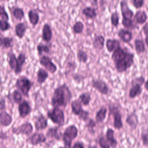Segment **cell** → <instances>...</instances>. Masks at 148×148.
I'll use <instances>...</instances> for the list:
<instances>
[{
    "mask_svg": "<svg viewBox=\"0 0 148 148\" xmlns=\"http://www.w3.org/2000/svg\"><path fill=\"white\" fill-rule=\"evenodd\" d=\"M7 98L14 103L19 105L23 101V94L17 89L14 90L11 94H8Z\"/></svg>",
    "mask_w": 148,
    "mask_h": 148,
    "instance_id": "cell-29",
    "label": "cell"
},
{
    "mask_svg": "<svg viewBox=\"0 0 148 148\" xmlns=\"http://www.w3.org/2000/svg\"><path fill=\"white\" fill-rule=\"evenodd\" d=\"M6 108V101L5 99L2 96L1 97V100H0V110L1 111L5 110Z\"/></svg>",
    "mask_w": 148,
    "mask_h": 148,
    "instance_id": "cell-51",
    "label": "cell"
},
{
    "mask_svg": "<svg viewBox=\"0 0 148 148\" xmlns=\"http://www.w3.org/2000/svg\"><path fill=\"white\" fill-rule=\"evenodd\" d=\"M127 51V50H126L125 48H122L121 46L113 51L111 56V58L114 64L124 61L126 56Z\"/></svg>",
    "mask_w": 148,
    "mask_h": 148,
    "instance_id": "cell-14",
    "label": "cell"
},
{
    "mask_svg": "<svg viewBox=\"0 0 148 148\" xmlns=\"http://www.w3.org/2000/svg\"><path fill=\"white\" fill-rule=\"evenodd\" d=\"M89 116H90V112L88 110L84 109L82 111V112L78 116V118L81 121L87 122L90 119Z\"/></svg>",
    "mask_w": 148,
    "mask_h": 148,
    "instance_id": "cell-47",
    "label": "cell"
},
{
    "mask_svg": "<svg viewBox=\"0 0 148 148\" xmlns=\"http://www.w3.org/2000/svg\"><path fill=\"white\" fill-rule=\"evenodd\" d=\"M46 136L49 138L54 139L57 140H60L62 136V134L61 132L60 126L49 128L47 131Z\"/></svg>",
    "mask_w": 148,
    "mask_h": 148,
    "instance_id": "cell-17",
    "label": "cell"
},
{
    "mask_svg": "<svg viewBox=\"0 0 148 148\" xmlns=\"http://www.w3.org/2000/svg\"><path fill=\"white\" fill-rule=\"evenodd\" d=\"M13 121L12 116L5 110L1 111L0 113V123L2 127L9 126Z\"/></svg>",
    "mask_w": 148,
    "mask_h": 148,
    "instance_id": "cell-21",
    "label": "cell"
},
{
    "mask_svg": "<svg viewBox=\"0 0 148 148\" xmlns=\"http://www.w3.org/2000/svg\"><path fill=\"white\" fill-rule=\"evenodd\" d=\"M96 123H97V122L95 121V120H93L92 119L90 118L89 120L87 122H86L85 127H87L89 131H92L94 130V128L96 126Z\"/></svg>",
    "mask_w": 148,
    "mask_h": 148,
    "instance_id": "cell-49",
    "label": "cell"
},
{
    "mask_svg": "<svg viewBox=\"0 0 148 148\" xmlns=\"http://www.w3.org/2000/svg\"><path fill=\"white\" fill-rule=\"evenodd\" d=\"M39 64L43 66L47 71L53 74L57 71V66L53 62L52 59L48 56L43 55L39 58Z\"/></svg>",
    "mask_w": 148,
    "mask_h": 148,
    "instance_id": "cell-10",
    "label": "cell"
},
{
    "mask_svg": "<svg viewBox=\"0 0 148 148\" xmlns=\"http://www.w3.org/2000/svg\"><path fill=\"white\" fill-rule=\"evenodd\" d=\"M47 117L54 124L62 126L65 122V114L60 108L53 107L47 112Z\"/></svg>",
    "mask_w": 148,
    "mask_h": 148,
    "instance_id": "cell-4",
    "label": "cell"
},
{
    "mask_svg": "<svg viewBox=\"0 0 148 148\" xmlns=\"http://www.w3.org/2000/svg\"><path fill=\"white\" fill-rule=\"evenodd\" d=\"M50 46V45L45 44L42 42L39 43L36 46V50L38 56L41 57L42 56H43V53H49L50 52V49L51 47V46Z\"/></svg>",
    "mask_w": 148,
    "mask_h": 148,
    "instance_id": "cell-34",
    "label": "cell"
},
{
    "mask_svg": "<svg viewBox=\"0 0 148 148\" xmlns=\"http://www.w3.org/2000/svg\"><path fill=\"white\" fill-rule=\"evenodd\" d=\"M49 77V73L47 71L43 68H39L36 72V82L39 84H42Z\"/></svg>",
    "mask_w": 148,
    "mask_h": 148,
    "instance_id": "cell-28",
    "label": "cell"
},
{
    "mask_svg": "<svg viewBox=\"0 0 148 148\" xmlns=\"http://www.w3.org/2000/svg\"><path fill=\"white\" fill-rule=\"evenodd\" d=\"M34 83L25 76H20L16 82L14 86L24 96L28 97L29 92L34 86Z\"/></svg>",
    "mask_w": 148,
    "mask_h": 148,
    "instance_id": "cell-2",
    "label": "cell"
},
{
    "mask_svg": "<svg viewBox=\"0 0 148 148\" xmlns=\"http://www.w3.org/2000/svg\"><path fill=\"white\" fill-rule=\"evenodd\" d=\"M147 18V16L146 13L144 10H138L137 11L134 17V21L138 24H144Z\"/></svg>",
    "mask_w": 148,
    "mask_h": 148,
    "instance_id": "cell-32",
    "label": "cell"
},
{
    "mask_svg": "<svg viewBox=\"0 0 148 148\" xmlns=\"http://www.w3.org/2000/svg\"><path fill=\"white\" fill-rule=\"evenodd\" d=\"M145 82L143 76H139L135 78L132 81V86L130 89L128 96L130 98L133 99L140 95L142 92V85Z\"/></svg>",
    "mask_w": 148,
    "mask_h": 148,
    "instance_id": "cell-5",
    "label": "cell"
},
{
    "mask_svg": "<svg viewBox=\"0 0 148 148\" xmlns=\"http://www.w3.org/2000/svg\"><path fill=\"white\" fill-rule=\"evenodd\" d=\"M114 67L116 68V71L118 73H123L125 72L128 68L125 62L124 61H120L114 64Z\"/></svg>",
    "mask_w": 148,
    "mask_h": 148,
    "instance_id": "cell-39",
    "label": "cell"
},
{
    "mask_svg": "<svg viewBox=\"0 0 148 148\" xmlns=\"http://www.w3.org/2000/svg\"><path fill=\"white\" fill-rule=\"evenodd\" d=\"M114 131L112 128H108L107 129L105 134V138L112 148H116L118 144L117 139L114 136Z\"/></svg>",
    "mask_w": 148,
    "mask_h": 148,
    "instance_id": "cell-20",
    "label": "cell"
},
{
    "mask_svg": "<svg viewBox=\"0 0 148 148\" xmlns=\"http://www.w3.org/2000/svg\"><path fill=\"white\" fill-rule=\"evenodd\" d=\"M125 122L133 130H135L138 124V116L134 113L129 114L125 119Z\"/></svg>",
    "mask_w": 148,
    "mask_h": 148,
    "instance_id": "cell-31",
    "label": "cell"
},
{
    "mask_svg": "<svg viewBox=\"0 0 148 148\" xmlns=\"http://www.w3.org/2000/svg\"><path fill=\"white\" fill-rule=\"evenodd\" d=\"M117 35L124 43H129L132 39V32L124 28L120 29L117 32Z\"/></svg>",
    "mask_w": 148,
    "mask_h": 148,
    "instance_id": "cell-22",
    "label": "cell"
},
{
    "mask_svg": "<svg viewBox=\"0 0 148 148\" xmlns=\"http://www.w3.org/2000/svg\"><path fill=\"white\" fill-rule=\"evenodd\" d=\"M31 148H33V147H31Z\"/></svg>",
    "mask_w": 148,
    "mask_h": 148,
    "instance_id": "cell-58",
    "label": "cell"
},
{
    "mask_svg": "<svg viewBox=\"0 0 148 148\" xmlns=\"http://www.w3.org/2000/svg\"><path fill=\"white\" fill-rule=\"evenodd\" d=\"M46 140V137L42 132H35L27 139V142L32 146H37L40 143H45Z\"/></svg>",
    "mask_w": 148,
    "mask_h": 148,
    "instance_id": "cell-12",
    "label": "cell"
},
{
    "mask_svg": "<svg viewBox=\"0 0 148 148\" xmlns=\"http://www.w3.org/2000/svg\"><path fill=\"white\" fill-rule=\"evenodd\" d=\"M143 30L145 32V34L148 35V24H147L143 27Z\"/></svg>",
    "mask_w": 148,
    "mask_h": 148,
    "instance_id": "cell-53",
    "label": "cell"
},
{
    "mask_svg": "<svg viewBox=\"0 0 148 148\" xmlns=\"http://www.w3.org/2000/svg\"><path fill=\"white\" fill-rule=\"evenodd\" d=\"M108 112V109L106 106L102 105L99 109V110L96 112L95 116V121L98 123H102L106 117V114Z\"/></svg>",
    "mask_w": 148,
    "mask_h": 148,
    "instance_id": "cell-27",
    "label": "cell"
},
{
    "mask_svg": "<svg viewBox=\"0 0 148 148\" xmlns=\"http://www.w3.org/2000/svg\"><path fill=\"white\" fill-rule=\"evenodd\" d=\"M53 31L50 25L46 23L43 24L42 28V39L47 43H49L52 39Z\"/></svg>",
    "mask_w": 148,
    "mask_h": 148,
    "instance_id": "cell-16",
    "label": "cell"
},
{
    "mask_svg": "<svg viewBox=\"0 0 148 148\" xmlns=\"http://www.w3.org/2000/svg\"><path fill=\"white\" fill-rule=\"evenodd\" d=\"M105 42V39L103 35H96L92 39V45L95 50H101L103 49Z\"/></svg>",
    "mask_w": 148,
    "mask_h": 148,
    "instance_id": "cell-18",
    "label": "cell"
},
{
    "mask_svg": "<svg viewBox=\"0 0 148 148\" xmlns=\"http://www.w3.org/2000/svg\"><path fill=\"white\" fill-rule=\"evenodd\" d=\"M0 28L2 32L6 31L11 28V25L8 21L0 20Z\"/></svg>",
    "mask_w": 148,
    "mask_h": 148,
    "instance_id": "cell-46",
    "label": "cell"
},
{
    "mask_svg": "<svg viewBox=\"0 0 148 148\" xmlns=\"http://www.w3.org/2000/svg\"><path fill=\"white\" fill-rule=\"evenodd\" d=\"M58 148H66V147H58Z\"/></svg>",
    "mask_w": 148,
    "mask_h": 148,
    "instance_id": "cell-57",
    "label": "cell"
},
{
    "mask_svg": "<svg viewBox=\"0 0 148 148\" xmlns=\"http://www.w3.org/2000/svg\"><path fill=\"white\" fill-rule=\"evenodd\" d=\"M119 14L117 11L112 13L110 15V23L113 27H117L119 24Z\"/></svg>",
    "mask_w": 148,
    "mask_h": 148,
    "instance_id": "cell-40",
    "label": "cell"
},
{
    "mask_svg": "<svg viewBox=\"0 0 148 148\" xmlns=\"http://www.w3.org/2000/svg\"><path fill=\"white\" fill-rule=\"evenodd\" d=\"M120 10L123 18L132 20L134 16V12L129 8L127 1H121L120 2Z\"/></svg>",
    "mask_w": 148,
    "mask_h": 148,
    "instance_id": "cell-15",
    "label": "cell"
},
{
    "mask_svg": "<svg viewBox=\"0 0 148 148\" xmlns=\"http://www.w3.org/2000/svg\"><path fill=\"white\" fill-rule=\"evenodd\" d=\"M17 58V60H18V62L20 68L23 69V66L26 62L27 56L24 52H20L18 54Z\"/></svg>",
    "mask_w": 148,
    "mask_h": 148,
    "instance_id": "cell-43",
    "label": "cell"
},
{
    "mask_svg": "<svg viewBox=\"0 0 148 148\" xmlns=\"http://www.w3.org/2000/svg\"><path fill=\"white\" fill-rule=\"evenodd\" d=\"M135 49L138 54L142 53L145 51V46L143 41L140 39H136L134 41Z\"/></svg>",
    "mask_w": 148,
    "mask_h": 148,
    "instance_id": "cell-38",
    "label": "cell"
},
{
    "mask_svg": "<svg viewBox=\"0 0 148 148\" xmlns=\"http://www.w3.org/2000/svg\"><path fill=\"white\" fill-rule=\"evenodd\" d=\"M122 25L126 28L128 29H135L136 27V25L134 23L132 20L124 19L123 18L121 21Z\"/></svg>",
    "mask_w": 148,
    "mask_h": 148,
    "instance_id": "cell-42",
    "label": "cell"
},
{
    "mask_svg": "<svg viewBox=\"0 0 148 148\" xmlns=\"http://www.w3.org/2000/svg\"><path fill=\"white\" fill-rule=\"evenodd\" d=\"M131 2L135 8L139 9L143 6L145 2L143 0H132Z\"/></svg>",
    "mask_w": 148,
    "mask_h": 148,
    "instance_id": "cell-50",
    "label": "cell"
},
{
    "mask_svg": "<svg viewBox=\"0 0 148 148\" xmlns=\"http://www.w3.org/2000/svg\"><path fill=\"white\" fill-rule=\"evenodd\" d=\"M144 87H145V89L147 90V91L148 92V79L145 82Z\"/></svg>",
    "mask_w": 148,
    "mask_h": 148,
    "instance_id": "cell-54",
    "label": "cell"
},
{
    "mask_svg": "<svg viewBox=\"0 0 148 148\" xmlns=\"http://www.w3.org/2000/svg\"><path fill=\"white\" fill-rule=\"evenodd\" d=\"M72 148H84V146L83 143L80 142H76L73 145Z\"/></svg>",
    "mask_w": 148,
    "mask_h": 148,
    "instance_id": "cell-52",
    "label": "cell"
},
{
    "mask_svg": "<svg viewBox=\"0 0 148 148\" xmlns=\"http://www.w3.org/2000/svg\"><path fill=\"white\" fill-rule=\"evenodd\" d=\"M105 45L108 52L111 53L114 51L118 47H120V42L117 39L108 38L106 40Z\"/></svg>",
    "mask_w": 148,
    "mask_h": 148,
    "instance_id": "cell-25",
    "label": "cell"
},
{
    "mask_svg": "<svg viewBox=\"0 0 148 148\" xmlns=\"http://www.w3.org/2000/svg\"><path fill=\"white\" fill-rule=\"evenodd\" d=\"M145 42H146V45L148 46V35H147L146 37L145 38Z\"/></svg>",
    "mask_w": 148,
    "mask_h": 148,
    "instance_id": "cell-55",
    "label": "cell"
},
{
    "mask_svg": "<svg viewBox=\"0 0 148 148\" xmlns=\"http://www.w3.org/2000/svg\"><path fill=\"white\" fill-rule=\"evenodd\" d=\"M89 148H97L95 146H92V147H91V146H90L89 147Z\"/></svg>",
    "mask_w": 148,
    "mask_h": 148,
    "instance_id": "cell-56",
    "label": "cell"
},
{
    "mask_svg": "<svg viewBox=\"0 0 148 148\" xmlns=\"http://www.w3.org/2000/svg\"><path fill=\"white\" fill-rule=\"evenodd\" d=\"M28 27V26L25 22H20L15 25L14 32L18 39L23 38Z\"/></svg>",
    "mask_w": 148,
    "mask_h": 148,
    "instance_id": "cell-19",
    "label": "cell"
},
{
    "mask_svg": "<svg viewBox=\"0 0 148 148\" xmlns=\"http://www.w3.org/2000/svg\"><path fill=\"white\" fill-rule=\"evenodd\" d=\"M78 135L77 127L75 124L67 126L62 133V139L66 147L71 148L72 141L76 138Z\"/></svg>",
    "mask_w": 148,
    "mask_h": 148,
    "instance_id": "cell-3",
    "label": "cell"
},
{
    "mask_svg": "<svg viewBox=\"0 0 148 148\" xmlns=\"http://www.w3.org/2000/svg\"><path fill=\"white\" fill-rule=\"evenodd\" d=\"M28 17L29 23L33 26L36 25L40 20V16L39 13L36 9H31L28 12Z\"/></svg>",
    "mask_w": 148,
    "mask_h": 148,
    "instance_id": "cell-24",
    "label": "cell"
},
{
    "mask_svg": "<svg viewBox=\"0 0 148 148\" xmlns=\"http://www.w3.org/2000/svg\"><path fill=\"white\" fill-rule=\"evenodd\" d=\"M33 129L34 128L32 124L29 121H25L17 127L13 128L12 132L13 134L16 135H24L29 136L32 132Z\"/></svg>",
    "mask_w": 148,
    "mask_h": 148,
    "instance_id": "cell-7",
    "label": "cell"
},
{
    "mask_svg": "<svg viewBox=\"0 0 148 148\" xmlns=\"http://www.w3.org/2000/svg\"><path fill=\"white\" fill-rule=\"evenodd\" d=\"M91 87L102 95H108L109 88L107 83L102 79H92L90 82Z\"/></svg>",
    "mask_w": 148,
    "mask_h": 148,
    "instance_id": "cell-9",
    "label": "cell"
},
{
    "mask_svg": "<svg viewBox=\"0 0 148 148\" xmlns=\"http://www.w3.org/2000/svg\"><path fill=\"white\" fill-rule=\"evenodd\" d=\"M0 45L2 49H9L14 46V39L11 36H1L0 38Z\"/></svg>",
    "mask_w": 148,
    "mask_h": 148,
    "instance_id": "cell-30",
    "label": "cell"
},
{
    "mask_svg": "<svg viewBox=\"0 0 148 148\" xmlns=\"http://www.w3.org/2000/svg\"><path fill=\"white\" fill-rule=\"evenodd\" d=\"M78 99L84 106H88L91 100V92L89 91L84 92L79 95Z\"/></svg>",
    "mask_w": 148,
    "mask_h": 148,
    "instance_id": "cell-35",
    "label": "cell"
},
{
    "mask_svg": "<svg viewBox=\"0 0 148 148\" xmlns=\"http://www.w3.org/2000/svg\"><path fill=\"white\" fill-rule=\"evenodd\" d=\"M140 139L144 146H148V129L142 131L140 134Z\"/></svg>",
    "mask_w": 148,
    "mask_h": 148,
    "instance_id": "cell-45",
    "label": "cell"
},
{
    "mask_svg": "<svg viewBox=\"0 0 148 148\" xmlns=\"http://www.w3.org/2000/svg\"><path fill=\"white\" fill-rule=\"evenodd\" d=\"M9 9H10L11 13L13 17L17 20H21L25 16V13L23 8L18 6H12L9 7Z\"/></svg>",
    "mask_w": 148,
    "mask_h": 148,
    "instance_id": "cell-26",
    "label": "cell"
},
{
    "mask_svg": "<svg viewBox=\"0 0 148 148\" xmlns=\"http://www.w3.org/2000/svg\"><path fill=\"white\" fill-rule=\"evenodd\" d=\"M76 57L79 62L86 63L88 61V57L87 53L83 49H79L76 53Z\"/></svg>",
    "mask_w": 148,
    "mask_h": 148,
    "instance_id": "cell-37",
    "label": "cell"
},
{
    "mask_svg": "<svg viewBox=\"0 0 148 148\" xmlns=\"http://www.w3.org/2000/svg\"><path fill=\"white\" fill-rule=\"evenodd\" d=\"M18 112L19 117L21 119L28 116L32 112V107L29 101L23 99L18 106Z\"/></svg>",
    "mask_w": 148,
    "mask_h": 148,
    "instance_id": "cell-11",
    "label": "cell"
},
{
    "mask_svg": "<svg viewBox=\"0 0 148 148\" xmlns=\"http://www.w3.org/2000/svg\"><path fill=\"white\" fill-rule=\"evenodd\" d=\"M0 18L1 20L8 21L9 19V16L5 9V7L3 5H0Z\"/></svg>",
    "mask_w": 148,
    "mask_h": 148,
    "instance_id": "cell-44",
    "label": "cell"
},
{
    "mask_svg": "<svg viewBox=\"0 0 148 148\" xmlns=\"http://www.w3.org/2000/svg\"><path fill=\"white\" fill-rule=\"evenodd\" d=\"M34 127L36 131H41L46 128L48 125L47 118L43 114L40 113L39 115L35 117L34 119Z\"/></svg>",
    "mask_w": 148,
    "mask_h": 148,
    "instance_id": "cell-13",
    "label": "cell"
},
{
    "mask_svg": "<svg viewBox=\"0 0 148 148\" xmlns=\"http://www.w3.org/2000/svg\"><path fill=\"white\" fill-rule=\"evenodd\" d=\"M82 14L87 19H93L97 16V13L95 9L91 6H86L82 10Z\"/></svg>",
    "mask_w": 148,
    "mask_h": 148,
    "instance_id": "cell-33",
    "label": "cell"
},
{
    "mask_svg": "<svg viewBox=\"0 0 148 148\" xmlns=\"http://www.w3.org/2000/svg\"><path fill=\"white\" fill-rule=\"evenodd\" d=\"M72 98V94L69 87L66 83H63L54 89L50 103L53 107L65 108Z\"/></svg>",
    "mask_w": 148,
    "mask_h": 148,
    "instance_id": "cell-1",
    "label": "cell"
},
{
    "mask_svg": "<svg viewBox=\"0 0 148 148\" xmlns=\"http://www.w3.org/2000/svg\"><path fill=\"white\" fill-rule=\"evenodd\" d=\"M84 28V24L81 21H76L72 27V30L75 34H80L83 32Z\"/></svg>",
    "mask_w": 148,
    "mask_h": 148,
    "instance_id": "cell-36",
    "label": "cell"
},
{
    "mask_svg": "<svg viewBox=\"0 0 148 148\" xmlns=\"http://www.w3.org/2000/svg\"><path fill=\"white\" fill-rule=\"evenodd\" d=\"M7 61L10 68L14 71L16 75H18L22 72L23 69L20 68L17 58L12 50L7 53Z\"/></svg>",
    "mask_w": 148,
    "mask_h": 148,
    "instance_id": "cell-8",
    "label": "cell"
},
{
    "mask_svg": "<svg viewBox=\"0 0 148 148\" xmlns=\"http://www.w3.org/2000/svg\"><path fill=\"white\" fill-rule=\"evenodd\" d=\"M82 105L83 104L78 98L72 101L71 102V108L72 113L78 116L84 110Z\"/></svg>",
    "mask_w": 148,
    "mask_h": 148,
    "instance_id": "cell-23",
    "label": "cell"
},
{
    "mask_svg": "<svg viewBox=\"0 0 148 148\" xmlns=\"http://www.w3.org/2000/svg\"><path fill=\"white\" fill-rule=\"evenodd\" d=\"M98 143L101 148H110V145L107 142L106 138L103 135L101 136L99 138Z\"/></svg>",
    "mask_w": 148,
    "mask_h": 148,
    "instance_id": "cell-48",
    "label": "cell"
},
{
    "mask_svg": "<svg viewBox=\"0 0 148 148\" xmlns=\"http://www.w3.org/2000/svg\"><path fill=\"white\" fill-rule=\"evenodd\" d=\"M134 54L133 53L130 52L127 50L126 53V56L124 59V61L125 62L128 68H130L134 64Z\"/></svg>",
    "mask_w": 148,
    "mask_h": 148,
    "instance_id": "cell-41",
    "label": "cell"
},
{
    "mask_svg": "<svg viewBox=\"0 0 148 148\" xmlns=\"http://www.w3.org/2000/svg\"><path fill=\"white\" fill-rule=\"evenodd\" d=\"M109 113L112 114L113 118V127L116 130H120L123 127L122 116L119 107L110 103L109 106Z\"/></svg>",
    "mask_w": 148,
    "mask_h": 148,
    "instance_id": "cell-6",
    "label": "cell"
}]
</instances>
